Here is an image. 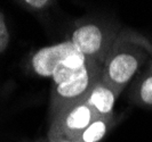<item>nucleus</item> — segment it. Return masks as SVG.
<instances>
[{
    "mask_svg": "<svg viewBox=\"0 0 152 142\" xmlns=\"http://www.w3.org/2000/svg\"><path fill=\"white\" fill-rule=\"evenodd\" d=\"M103 66L87 59L78 49L69 56L52 75V116L65 107L83 100L102 79Z\"/></svg>",
    "mask_w": 152,
    "mask_h": 142,
    "instance_id": "nucleus-1",
    "label": "nucleus"
},
{
    "mask_svg": "<svg viewBox=\"0 0 152 142\" xmlns=\"http://www.w3.org/2000/svg\"><path fill=\"white\" fill-rule=\"evenodd\" d=\"M152 59L151 42L133 30H122L103 64L102 80L119 94L138 69Z\"/></svg>",
    "mask_w": 152,
    "mask_h": 142,
    "instance_id": "nucleus-2",
    "label": "nucleus"
},
{
    "mask_svg": "<svg viewBox=\"0 0 152 142\" xmlns=\"http://www.w3.org/2000/svg\"><path fill=\"white\" fill-rule=\"evenodd\" d=\"M119 32L107 22L83 21L77 23L70 41L87 59L103 66Z\"/></svg>",
    "mask_w": 152,
    "mask_h": 142,
    "instance_id": "nucleus-3",
    "label": "nucleus"
},
{
    "mask_svg": "<svg viewBox=\"0 0 152 142\" xmlns=\"http://www.w3.org/2000/svg\"><path fill=\"white\" fill-rule=\"evenodd\" d=\"M96 118L97 115L83 99L54 115L47 139L48 141L60 138L73 140Z\"/></svg>",
    "mask_w": 152,
    "mask_h": 142,
    "instance_id": "nucleus-4",
    "label": "nucleus"
},
{
    "mask_svg": "<svg viewBox=\"0 0 152 142\" xmlns=\"http://www.w3.org/2000/svg\"><path fill=\"white\" fill-rule=\"evenodd\" d=\"M75 45L69 40L61 43L44 47L33 55L31 67L36 74L42 77H52L55 69L76 50Z\"/></svg>",
    "mask_w": 152,
    "mask_h": 142,
    "instance_id": "nucleus-5",
    "label": "nucleus"
},
{
    "mask_svg": "<svg viewBox=\"0 0 152 142\" xmlns=\"http://www.w3.org/2000/svg\"><path fill=\"white\" fill-rule=\"evenodd\" d=\"M119 93L102 79L84 98V101L94 110L97 117L113 116V107Z\"/></svg>",
    "mask_w": 152,
    "mask_h": 142,
    "instance_id": "nucleus-6",
    "label": "nucleus"
},
{
    "mask_svg": "<svg viewBox=\"0 0 152 142\" xmlns=\"http://www.w3.org/2000/svg\"><path fill=\"white\" fill-rule=\"evenodd\" d=\"M114 124V117H97L79 135L73 139L75 142H99L103 140L107 131Z\"/></svg>",
    "mask_w": 152,
    "mask_h": 142,
    "instance_id": "nucleus-7",
    "label": "nucleus"
},
{
    "mask_svg": "<svg viewBox=\"0 0 152 142\" xmlns=\"http://www.w3.org/2000/svg\"><path fill=\"white\" fill-rule=\"evenodd\" d=\"M138 99L142 104L152 106V68L144 76L138 86Z\"/></svg>",
    "mask_w": 152,
    "mask_h": 142,
    "instance_id": "nucleus-8",
    "label": "nucleus"
},
{
    "mask_svg": "<svg viewBox=\"0 0 152 142\" xmlns=\"http://www.w3.org/2000/svg\"><path fill=\"white\" fill-rule=\"evenodd\" d=\"M8 43H9V32H8L4 14L0 12V53L5 51Z\"/></svg>",
    "mask_w": 152,
    "mask_h": 142,
    "instance_id": "nucleus-9",
    "label": "nucleus"
},
{
    "mask_svg": "<svg viewBox=\"0 0 152 142\" xmlns=\"http://www.w3.org/2000/svg\"><path fill=\"white\" fill-rule=\"evenodd\" d=\"M24 4L29 7H32L34 9H41V8H45L47 7L49 4H52L50 1H46V0H29V1H24Z\"/></svg>",
    "mask_w": 152,
    "mask_h": 142,
    "instance_id": "nucleus-10",
    "label": "nucleus"
},
{
    "mask_svg": "<svg viewBox=\"0 0 152 142\" xmlns=\"http://www.w3.org/2000/svg\"><path fill=\"white\" fill-rule=\"evenodd\" d=\"M48 142H75L71 139H68V138H60V139H55V140H52V141Z\"/></svg>",
    "mask_w": 152,
    "mask_h": 142,
    "instance_id": "nucleus-11",
    "label": "nucleus"
},
{
    "mask_svg": "<svg viewBox=\"0 0 152 142\" xmlns=\"http://www.w3.org/2000/svg\"><path fill=\"white\" fill-rule=\"evenodd\" d=\"M38 142H41V141H38Z\"/></svg>",
    "mask_w": 152,
    "mask_h": 142,
    "instance_id": "nucleus-12",
    "label": "nucleus"
}]
</instances>
